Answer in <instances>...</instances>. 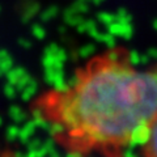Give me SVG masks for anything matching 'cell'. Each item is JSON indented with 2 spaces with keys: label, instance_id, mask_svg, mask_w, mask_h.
<instances>
[{
  "label": "cell",
  "instance_id": "6da1fadb",
  "mask_svg": "<svg viewBox=\"0 0 157 157\" xmlns=\"http://www.w3.org/2000/svg\"><path fill=\"white\" fill-rule=\"evenodd\" d=\"M52 140L75 157L139 145L157 118V64L137 67L124 47L92 55L60 88L32 101Z\"/></svg>",
  "mask_w": 157,
  "mask_h": 157
},
{
  "label": "cell",
  "instance_id": "7a4b0ae2",
  "mask_svg": "<svg viewBox=\"0 0 157 157\" xmlns=\"http://www.w3.org/2000/svg\"><path fill=\"white\" fill-rule=\"evenodd\" d=\"M141 157H157V118L149 127L144 140L139 144Z\"/></svg>",
  "mask_w": 157,
  "mask_h": 157
}]
</instances>
